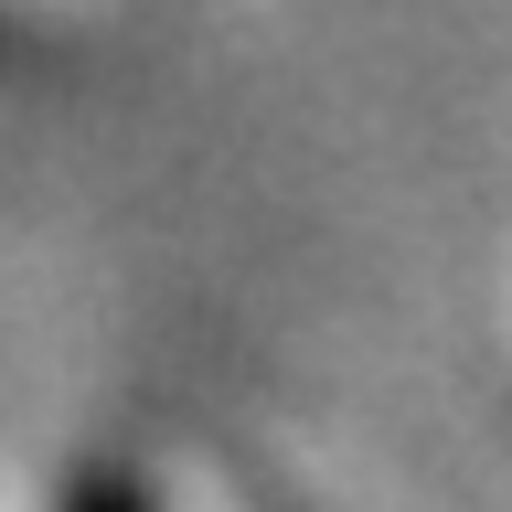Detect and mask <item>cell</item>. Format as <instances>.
I'll return each instance as SVG.
<instances>
[{
	"instance_id": "1",
	"label": "cell",
	"mask_w": 512,
	"mask_h": 512,
	"mask_svg": "<svg viewBox=\"0 0 512 512\" xmlns=\"http://www.w3.org/2000/svg\"><path fill=\"white\" fill-rule=\"evenodd\" d=\"M75 512H139V502H128L118 480H86V491H75Z\"/></svg>"
}]
</instances>
